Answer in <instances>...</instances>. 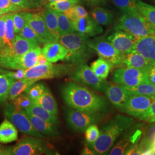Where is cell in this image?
I'll use <instances>...</instances> for the list:
<instances>
[{
    "instance_id": "39",
    "label": "cell",
    "mask_w": 155,
    "mask_h": 155,
    "mask_svg": "<svg viewBox=\"0 0 155 155\" xmlns=\"http://www.w3.org/2000/svg\"><path fill=\"white\" fill-rule=\"evenodd\" d=\"M46 87L43 83L33 84L25 92L32 101L36 100L45 93Z\"/></svg>"
},
{
    "instance_id": "15",
    "label": "cell",
    "mask_w": 155,
    "mask_h": 155,
    "mask_svg": "<svg viewBox=\"0 0 155 155\" xmlns=\"http://www.w3.org/2000/svg\"><path fill=\"white\" fill-rule=\"evenodd\" d=\"M106 95L111 104L116 109L124 112L127 100L131 93L125 86L119 84H108Z\"/></svg>"
},
{
    "instance_id": "31",
    "label": "cell",
    "mask_w": 155,
    "mask_h": 155,
    "mask_svg": "<svg viewBox=\"0 0 155 155\" xmlns=\"http://www.w3.org/2000/svg\"><path fill=\"white\" fill-rule=\"evenodd\" d=\"M16 35L13 19V13H7L6 14L5 43L4 47H11L16 39Z\"/></svg>"
},
{
    "instance_id": "14",
    "label": "cell",
    "mask_w": 155,
    "mask_h": 155,
    "mask_svg": "<svg viewBox=\"0 0 155 155\" xmlns=\"http://www.w3.org/2000/svg\"><path fill=\"white\" fill-rule=\"evenodd\" d=\"M25 17L27 22L36 34L40 43L45 45L50 42L58 41L50 33L41 16L34 13L25 12Z\"/></svg>"
},
{
    "instance_id": "58",
    "label": "cell",
    "mask_w": 155,
    "mask_h": 155,
    "mask_svg": "<svg viewBox=\"0 0 155 155\" xmlns=\"http://www.w3.org/2000/svg\"><path fill=\"white\" fill-rule=\"evenodd\" d=\"M152 1H153V2L155 4V0H152Z\"/></svg>"
},
{
    "instance_id": "55",
    "label": "cell",
    "mask_w": 155,
    "mask_h": 155,
    "mask_svg": "<svg viewBox=\"0 0 155 155\" xmlns=\"http://www.w3.org/2000/svg\"><path fill=\"white\" fill-rule=\"evenodd\" d=\"M4 15H6V14H5L0 9V17L1 16H2Z\"/></svg>"
},
{
    "instance_id": "30",
    "label": "cell",
    "mask_w": 155,
    "mask_h": 155,
    "mask_svg": "<svg viewBox=\"0 0 155 155\" xmlns=\"http://www.w3.org/2000/svg\"><path fill=\"white\" fill-rule=\"evenodd\" d=\"M125 87L131 94L155 97V84L150 82H144L132 87Z\"/></svg>"
},
{
    "instance_id": "59",
    "label": "cell",
    "mask_w": 155,
    "mask_h": 155,
    "mask_svg": "<svg viewBox=\"0 0 155 155\" xmlns=\"http://www.w3.org/2000/svg\"><path fill=\"white\" fill-rule=\"evenodd\" d=\"M153 100L154 101H155V97H153Z\"/></svg>"
},
{
    "instance_id": "28",
    "label": "cell",
    "mask_w": 155,
    "mask_h": 155,
    "mask_svg": "<svg viewBox=\"0 0 155 155\" xmlns=\"http://www.w3.org/2000/svg\"><path fill=\"white\" fill-rule=\"evenodd\" d=\"M90 68L97 77L106 80L113 66L110 62L100 57L91 64Z\"/></svg>"
},
{
    "instance_id": "16",
    "label": "cell",
    "mask_w": 155,
    "mask_h": 155,
    "mask_svg": "<svg viewBox=\"0 0 155 155\" xmlns=\"http://www.w3.org/2000/svg\"><path fill=\"white\" fill-rule=\"evenodd\" d=\"M107 39L121 55L132 52L137 41V40L129 33L119 29H115Z\"/></svg>"
},
{
    "instance_id": "56",
    "label": "cell",
    "mask_w": 155,
    "mask_h": 155,
    "mask_svg": "<svg viewBox=\"0 0 155 155\" xmlns=\"http://www.w3.org/2000/svg\"><path fill=\"white\" fill-rule=\"evenodd\" d=\"M49 2H54V1H61V0H47Z\"/></svg>"
},
{
    "instance_id": "52",
    "label": "cell",
    "mask_w": 155,
    "mask_h": 155,
    "mask_svg": "<svg viewBox=\"0 0 155 155\" xmlns=\"http://www.w3.org/2000/svg\"><path fill=\"white\" fill-rule=\"evenodd\" d=\"M82 155H94V152H93V150H91V148L89 147L86 146L84 150H83L82 153Z\"/></svg>"
},
{
    "instance_id": "53",
    "label": "cell",
    "mask_w": 155,
    "mask_h": 155,
    "mask_svg": "<svg viewBox=\"0 0 155 155\" xmlns=\"http://www.w3.org/2000/svg\"><path fill=\"white\" fill-rule=\"evenodd\" d=\"M6 147H4L0 144V155H6Z\"/></svg>"
},
{
    "instance_id": "40",
    "label": "cell",
    "mask_w": 155,
    "mask_h": 155,
    "mask_svg": "<svg viewBox=\"0 0 155 155\" xmlns=\"http://www.w3.org/2000/svg\"><path fill=\"white\" fill-rule=\"evenodd\" d=\"M13 19L15 26V32L16 35H18L27 23L25 17V12H17L13 13Z\"/></svg>"
},
{
    "instance_id": "54",
    "label": "cell",
    "mask_w": 155,
    "mask_h": 155,
    "mask_svg": "<svg viewBox=\"0 0 155 155\" xmlns=\"http://www.w3.org/2000/svg\"><path fill=\"white\" fill-rule=\"evenodd\" d=\"M4 43L2 41V40L0 39V51H1V50H2V48L4 47Z\"/></svg>"
},
{
    "instance_id": "50",
    "label": "cell",
    "mask_w": 155,
    "mask_h": 155,
    "mask_svg": "<svg viewBox=\"0 0 155 155\" xmlns=\"http://www.w3.org/2000/svg\"><path fill=\"white\" fill-rule=\"evenodd\" d=\"M89 5L91 6L97 5L104 4L106 0H84Z\"/></svg>"
},
{
    "instance_id": "43",
    "label": "cell",
    "mask_w": 155,
    "mask_h": 155,
    "mask_svg": "<svg viewBox=\"0 0 155 155\" xmlns=\"http://www.w3.org/2000/svg\"><path fill=\"white\" fill-rule=\"evenodd\" d=\"M85 132V138L89 145L93 144L100 135V129L96 124L91 125L87 127Z\"/></svg>"
},
{
    "instance_id": "45",
    "label": "cell",
    "mask_w": 155,
    "mask_h": 155,
    "mask_svg": "<svg viewBox=\"0 0 155 155\" xmlns=\"http://www.w3.org/2000/svg\"><path fill=\"white\" fill-rule=\"evenodd\" d=\"M139 120L150 123L155 122V101L153 100L148 110Z\"/></svg>"
},
{
    "instance_id": "38",
    "label": "cell",
    "mask_w": 155,
    "mask_h": 155,
    "mask_svg": "<svg viewBox=\"0 0 155 155\" xmlns=\"http://www.w3.org/2000/svg\"><path fill=\"white\" fill-rule=\"evenodd\" d=\"M112 1L123 12H139L137 0H112Z\"/></svg>"
},
{
    "instance_id": "27",
    "label": "cell",
    "mask_w": 155,
    "mask_h": 155,
    "mask_svg": "<svg viewBox=\"0 0 155 155\" xmlns=\"http://www.w3.org/2000/svg\"><path fill=\"white\" fill-rule=\"evenodd\" d=\"M27 114H31L34 116L37 117L40 119H42L52 124L58 125L59 124V120L57 116H55L48 111L46 110L41 106L35 104L32 102L31 105L25 110Z\"/></svg>"
},
{
    "instance_id": "36",
    "label": "cell",
    "mask_w": 155,
    "mask_h": 155,
    "mask_svg": "<svg viewBox=\"0 0 155 155\" xmlns=\"http://www.w3.org/2000/svg\"><path fill=\"white\" fill-rule=\"evenodd\" d=\"M131 143V138L130 136H125L124 138L120 140L116 144L113 145L109 153L110 155H125L127 150L130 143Z\"/></svg>"
},
{
    "instance_id": "10",
    "label": "cell",
    "mask_w": 155,
    "mask_h": 155,
    "mask_svg": "<svg viewBox=\"0 0 155 155\" xmlns=\"http://www.w3.org/2000/svg\"><path fill=\"white\" fill-rule=\"evenodd\" d=\"M89 46L101 58L110 62L113 67H122V55L113 46L105 36L89 40Z\"/></svg>"
},
{
    "instance_id": "49",
    "label": "cell",
    "mask_w": 155,
    "mask_h": 155,
    "mask_svg": "<svg viewBox=\"0 0 155 155\" xmlns=\"http://www.w3.org/2000/svg\"><path fill=\"white\" fill-rule=\"evenodd\" d=\"M148 81L155 84V64H153L147 71Z\"/></svg>"
},
{
    "instance_id": "6",
    "label": "cell",
    "mask_w": 155,
    "mask_h": 155,
    "mask_svg": "<svg viewBox=\"0 0 155 155\" xmlns=\"http://www.w3.org/2000/svg\"><path fill=\"white\" fill-rule=\"evenodd\" d=\"M49 148L43 140L33 136H25L16 145L6 147V155H38L48 152Z\"/></svg>"
},
{
    "instance_id": "11",
    "label": "cell",
    "mask_w": 155,
    "mask_h": 155,
    "mask_svg": "<svg viewBox=\"0 0 155 155\" xmlns=\"http://www.w3.org/2000/svg\"><path fill=\"white\" fill-rule=\"evenodd\" d=\"M112 81L127 87H132L144 82H150L147 72L132 67H122L114 70Z\"/></svg>"
},
{
    "instance_id": "21",
    "label": "cell",
    "mask_w": 155,
    "mask_h": 155,
    "mask_svg": "<svg viewBox=\"0 0 155 155\" xmlns=\"http://www.w3.org/2000/svg\"><path fill=\"white\" fill-rule=\"evenodd\" d=\"M153 64L144 56L137 52L132 51L122 55L121 67H132L147 72Z\"/></svg>"
},
{
    "instance_id": "20",
    "label": "cell",
    "mask_w": 155,
    "mask_h": 155,
    "mask_svg": "<svg viewBox=\"0 0 155 155\" xmlns=\"http://www.w3.org/2000/svg\"><path fill=\"white\" fill-rule=\"evenodd\" d=\"M41 53L48 61L55 63L65 59L68 50L59 41H52L45 44L41 49Z\"/></svg>"
},
{
    "instance_id": "3",
    "label": "cell",
    "mask_w": 155,
    "mask_h": 155,
    "mask_svg": "<svg viewBox=\"0 0 155 155\" xmlns=\"http://www.w3.org/2000/svg\"><path fill=\"white\" fill-rule=\"evenodd\" d=\"M89 38L77 32L61 36L58 41L68 50L64 61L76 66L87 61L93 51L89 46Z\"/></svg>"
},
{
    "instance_id": "7",
    "label": "cell",
    "mask_w": 155,
    "mask_h": 155,
    "mask_svg": "<svg viewBox=\"0 0 155 155\" xmlns=\"http://www.w3.org/2000/svg\"><path fill=\"white\" fill-rule=\"evenodd\" d=\"M67 125L77 132H83L93 124H97L102 119L104 114L93 113L74 109H65Z\"/></svg>"
},
{
    "instance_id": "9",
    "label": "cell",
    "mask_w": 155,
    "mask_h": 155,
    "mask_svg": "<svg viewBox=\"0 0 155 155\" xmlns=\"http://www.w3.org/2000/svg\"><path fill=\"white\" fill-rule=\"evenodd\" d=\"M72 77L78 83L100 93L105 92L109 84L105 79L97 77L85 63L77 66L72 74Z\"/></svg>"
},
{
    "instance_id": "2",
    "label": "cell",
    "mask_w": 155,
    "mask_h": 155,
    "mask_svg": "<svg viewBox=\"0 0 155 155\" xmlns=\"http://www.w3.org/2000/svg\"><path fill=\"white\" fill-rule=\"evenodd\" d=\"M134 123V119L130 117L117 115L102 127L99 137L93 144L89 145V147L94 155L107 154L118 137Z\"/></svg>"
},
{
    "instance_id": "19",
    "label": "cell",
    "mask_w": 155,
    "mask_h": 155,
    "mask_svg": "<svg viewBox=\"0 0 155 155\" xmlns=\"http://www.w3.org/2000/svg\"><path fill=\"white\" fill-rule=\"evenodd\" d=\"M132 51L141 54L152 64H155V35L137 40Z\"/></svg>"
},
{
    "instance_id": "51",
    "label": "cell",
    "mask_w": 155,
    "mask_h": 155,
    "mask_svg": "<svg viewBox=\"0 0 155 155\" xmlns=\"http://www.w3.org/2000/svg\"><path fill=\"white\" fill-rule=\"evenodd\" d=\"M47 62H48V61L47 60V59L45 58V55L41 53V54H40L38 57V59H37V63L36 65H38V64H43L45 63H47Z\"/></svg>"
},
{
    "instance_id": "42",
    "label": "cell",
    "mask_w": 155,
    "mask_h": 155,
    "mask_svg": "<svg viewBox=\"0 0 155 155\" xmlns=\"http://www.w3.org/2000/svg\"><path fill=\"white\" fill-rule=\"evenodd\" d=\"M18 35L24 39H27L33 43L38 44L40 43L36 34L28 23L25 24L22 30L18 34Z\"/></svg>"
},
{
    "instance_id": "32",
    "label": "cell",
    "mask_w": 155,
    "mask_h": 155,
    "mask_svg": "<svg viewBox=\"0 0 155 155\" xmlns=\"http://www.w3.org/2000/svg\"><path fill=\"white\" fill-rule=\"evenodd\" d=\"M57 15L58 31L61 36L67 33L75 32L72 21L64 13L57 12Z\"/></svg>"
},
{
    "instance_id": "35",
    "label": "cell",
    "mask_w": 155,
    "mask_h": 155,
    "mask_svg": "<svg viewBox=\"0 0 155 155\" xmlns=\"http://www.w3.org/2000/svg\"><path fill=\"white\" fill-rule=\"evenodd\" d=\"M80 3L79 0H61L54 2H50L47 5L46 8L51 9L58 12L64 13L73 6Z\"/></svg>"
},
{
    "instance_id": "29",
    "label": "cell",
    "mask_w": 155,
    "mask_h": 155,
    "mask_svg": "<svg viewBox=\"0 0 155 155\" xmlns=\"http://www.w3.org/2000/svg\"><path fill=\"white\" fill-rule=\"evenodd\" d=\"M91 15L94 20L101 25H109L113 20V14L110 11L95 6L91 12Z\"/></svg>"
},
{
    "instance_id": "12",
    "label": "cell",
    "mask_w": 155,
    "mask_h": 155,
    "mask_svg": "<svg viewBox=\"0 0 155 155\" xmlns=\"http://www.w3.org/2000/svg\"><path fill=\"white\" fill-rule=\"evenodd\" d=\"M41 54V49L38 46L20 56L0 59V67L15 70H27L36 64L38 57Z\"/></svg>"
},
{
    "instance_id": "44",
    "label": "cell",
    "mask_w": 155,
    "mask_h": 155,
    "mask_svg": "<svg viewBox=\"0 0 155 155\" xmlns=\"http://www.w3.org/2000/svg\"><path fill=\"white\" fill-rule=\"evenodd\" d=\"M0 9L5 14L21 11L22 8L13 4L10 0H0Z\"/></svg>"
},
{
    "instance_id": "33",
    "label": "cell",
    "mask_w": 155,
    "mask_h": 155,
    "mask_svg": "<svg viewBox=\"0 0 155 155\" xmlns=\"http://www.w3.org/2000/svg\"><path fill=\"white\" fill-rule=\"evenodd\" d=\"M15 80L5 73L0 74V102H5L7 100L9 90Z\"/></svg>"
},
{
    "instance_id": "25",
    "label": "cell",
    "mask_w": 155,
    "mask_h": 155,
    "mask_svg": "<svg viewBox=\"0 0 155 155\" xmlns=\"http://www.w3.org/2000/svg\"><path fill=\"white\" fill-rule=\"evenodd\" d=\"M41 16L44 19L47 29L51 35L58 41L61 36L58 31L57 12L47 8L43 12Z\"/></svg>"
},
{
    "instance_id": "24",
    "label": "cell",
    "mask_w": 155,
    "mask_h": 155,
    "mask_svg": "<svg viewBox=\"0 0 155 155\" xmlns=\"http://www.w3.org/2000/svg\"><path fill=\"white\" fill-rule=\"evenodd\" d=\"M32 102L41 106L50 113L57 116L58 115V104L55 98L52 95L50 89L46 88L45 93L39 98L32 101Z\"/></svg>"
},
{
    "instance_id": "13",
    "label": "cell",
    "mask_w": 155,
    "mask_h": 155,
    "mask_svg": "<svg viewBox=\"0 0 155 155\" xmlns=\"http://www.w3.org/2000/svg\"><path fill=\"white\" fill-rule=\"evenodd\" d=\"M153 97L131 94L124 112L130 116L140 118L148 110Z\"/></svg>"
},
{
    "instance_id": "5",
    "label": "cell",
    "mask_w": 155,
    "mask_h": 155,
    "mask_svg": "<svg viewBox=\"0 0 155 155\" xmlns=\"http://www.w3.org/2000/svg\"><path fill=\"white\" fill-rule=\"evenodd\" d=\"M72 64H54L47 62L43 64H38L25 70L24 79H35L37 81L41 79H52L72 75L76 67Z\"/></svg>"
},
{
    "instance_id": "18",
    "label": "cell",
    "mask_w": 155,
    "mask_h": 155,
    "mask_svg": "<svg viewBox=\"0 0 155 155\" xmlns=\"http://www.w3.org/2000/svg\"><path fill=\"white\" fill-rule=\"evenodd\" d=\"M75 31L89 37H94L102 33L103 29L94 19L87 16L72 21Z\"/></svg>"
},
{
    "instance_id": "57",
    "label": "cell",
    "mask_w": 155,
    "mask_h": 155,
    "mask_svg": "<svg viewBox=\"0 0 155 155\" xmlns=\"http://www.w3.org/2000/svg\"><path fill=\"white\" fill-rule=\"evenodd\" d=\"M3 71H4V70H2V68H0V74L3 73Z\"/></svg>"
},
{
    "instance_id": "22",
    "label": "cell",
    "mask_w": 155,
    "mask_h": 155,
    "mask_svg": "<svg viewBox=\"0 0 155 155\" xmlns=\"http://www.w3.org/2000/svg\"><path fill=\"white\" fill-rule=\"evenodd\" d=\"M27 114L33 127L39 133L43 134L44 136H48L52 137H55L59 135V132L55 124L48 122L31 114Z\"/></svg>"
},
{
    "instance_id": "48",
    "label": "cell",
    "mask_w": 155,
    "mask_h": 155,
    "mask_svg": "<svg viewBox=\"0 0 155 155\" xmlns=\"http://www.w3.org/2000/svg\"><path fill=\"white\" fill-rule=\"evenodd\" d=\"M5 18L6 15L0 17V39L3 42L4 45L5 43Z\"/></svg>"
},
{
    "instance_id": "26",
    "label": "cell",
    "mask_w": 155,
    "mask_h": 155,
    "mask_svg": "<svg viewBox=\"0 0 155 155\" xmlns=\"http://www.w3.org/2000/svg\"><path fill=\"white\" fill-rule=\"evenodd\" d=\"M37 81L35 79H22L15 81L14 82L12 83L9 90L8 99L13 101L20 94L25 92L29 87H31Z\"/></svg>"
},
{
    "instance_id": "17",
    "label": "cell",
    "mask_w": 155,
    "mask_h": 155,
    "mask_svg": "<svg viewBox=\"0 0 155 155\" xmlns=\"http://www.w3.org/2000/svg\"><path fill=\"white\" fill-rule=\"evenodd\" d=\"M38 46L39 44L24 39L16 35L15 40L11 47H4L1 50L0 59L20 56Z\"/></svg>"
},
{
    "instance_id": "34",
    "label": "cell",
    "mask_w": 155,
    "mask_h": 155,
    "mask_svg": "<svg viewBox=\"0 0 155 155\" xmlns=\"http://www.w3.org/2000/svg\"><path fill=\"white\" fill-rule=\"evenodd\" d=\"M137 4L140 13L155 28V6L150 5L141 0H137Z\"/></svg>"
},
{
    "instance_id": "8",
    "label": "cell",
    "mask_w": 155,
    "mask_h": 155,
    "mask_svg": "<svg viewBox=\"0 0 155 155\" xmlns=\"http://www.w3.org/2000/svg\"><path fill=\"white\" fill-rule=\"evenodd\" d=\"M4 111L6 118L21 133L40 139H45V136L39 133L33 127L25 111L17 109L15 107L13 104H7Z\"/></svg>"
},
{
    "instance_id": "23",
    "label": "cell",
    "mask_w": 155,
    "mask_h": 155,
    "mask_svg": "<svg viewBox=\"0 0 155 155\" xmlns=\"http://www.w3.org/2000/svg\"><path fill=\"white\" fill-rule=\"evenodd\" d=\"M18 140L16 127L6 118L0 125V143L8 144Z\"/></svg>"
},
{
    "instance_id": "41",
    "label": "cell",
    "mask_w": 155,
    "mask_h": 155,
    "mask_svg": "<svg viewBox=\"0 0 155 155\" xmlns=\"http://www.w3.org/2000/svg\"><path fill=\"white\" fill-rule=\"evenodd\" d=\"M32 104V101L30 99L27 94H20L13 101V105L15 108L25 111Z\"/></svg>"
},
{
    "instance_id": "1",
    "label": "cell",
    "mask_w": 155,
    "mask_h": 155,
    "mask_svg": "<svg viewBox=\"0 0 155 155\" xmlns=\"http://www.w3.org/2000/svg\"><path fill=\"white\" fill-rule=\"evenodd\" d=\"M61 97L65 104L72 109L103 114L108 111L109 104L103 96L75 82L63 87Z\"/></svg>"
},
{
    "instance_id": "46",
    "label": "cell",
    "mask_w": 155,
    "mask_h": 155,
    "mask_svg": "<svg viewBox=\"0 0 155 155\" xmlns=\"http://www.w3.org/2000/svg\"><path fill=\"white\" fill-rule=\"evenodd\" d=\"M13 4L22 8V9H30L36 7L33 0H10Z\"/></svg>"
},
{
    "instance_id": "37",
    "label": "cell",
    "mask_w": 155,
    "mask_h": 155,
    "mask_svg": "<svg viewBox=\"0 0 155 155\" xmlns=\"http://www.w3.org/2000/svg\"><path fill=\"white\" fill-rule=\"evenodd\" d=\"M64 13L72 21H75L79 18L89 16L87 12L86 11L84 8L78 4L73 6L71 8L64 12Z\"/></svg>"
},
{
    "instance_id": "4",
    "label": "cell",
    "mask_w": 155,
    "mask_h": 155,
    "mask_svg": "<svg viewBox=\"0 0 155 155\" xmlns=\"http://www.w3.org/2000/svg\"><path fill=\"white\" fill-rule=\"evenodd\" d=\"M114 29L122 30L129 33L137 40L147 36L155 35V27L140 12H123Z\"/></svg>"
},
{
    "instance_id": "47",
    "label": "cell",
    "mask_w": 155,
    "mask_h": 155,
    "mask_svg": "<svg viewBox=\"0 0 155 155\" xmlns=\"http://www.w3.org/2000/svg\"><path fill=\"white\" fill-rule=\"evenodd\" d=\"M25 71V70L20 69V70H17L16 71H10L4 70V72L12 78H13L15 81H17V80H20V79H24Z\"/></svg>"
}]
</instances>
